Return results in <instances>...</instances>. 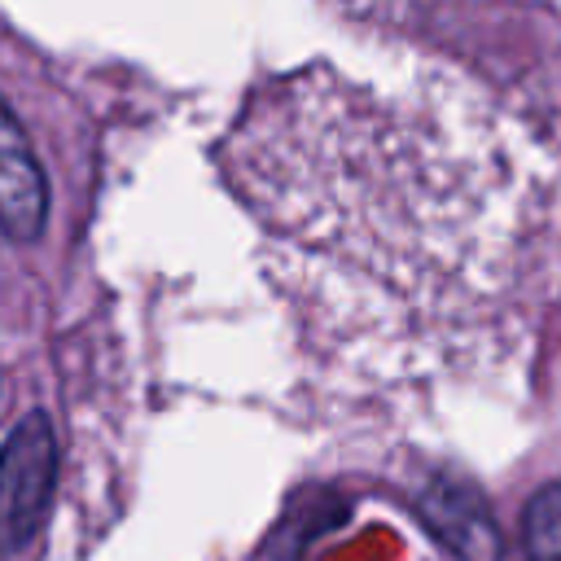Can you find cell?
Masks as SVG:
<instances>
[{
    "instance_id": "1",
    "label": "cell",
    "mask_w": 561,
    "mask_h": 561,
    "mask_svg": "<svg viewBox=\"0 0 561 561\" xmlns=\"http://www.w3.org/2000/svg\"><path fill=\"white\" fill-rule=\"evenodd\" d=\"M215 158L302 346L342 377L508 359L557 298V206L473 118L307 61L245 92Z\"/></svg>"
},
{
    "instance_id": "2",
    "label": "cell",
    "mask_w": 561,
    "mask_h": 561,
    "mask_svg": "<svg viewBox=\"0 0 561 561\" xmlns=\"http://www.w3.org/2000/svg\"><path fill=\"white\" fill-rule=\"evenodd\" d=\"M473 88L561 167V0H329Z\"/></svg>"
},
{
    "instance_id": "3",
    "label": "cell",
    "mask_w": 561,
    "mask_h": 561,
    "mask_svg": "<svg viewBox=\"0 0 561 561\" xmlns=\"http://www.w3.org/2000/svg\"><path fill=\"white\" fill-rule=\"evenodd\" d=\"M57 482V438L44 412H26L0 447V548L18 552L48 517Z\"/></svg>"
},
{
    "instance_id": "4",
    "label": "cell",
    "mask_w": 561,
    "mask_h": 561,
    "mask_svg": "<svg viewBox=\"0 0 561 561\" xmlns=\"http://www.w3.org/2000/svg\"><path fill=\"white\" fill-rule=\"evenodd\" d=\"M48 219V184L44 171L0 101V232L13 241H35Z\"/></svg>"
},
{
    "instance_id": "5",
    "label": "cell",
    "mask_w": 561,
    "mask_h": 561,
    "mask_svg": "<svg viewBox=\"0 0 561 561\" xmlns=\"http://www.w3.org/2000/svg\"><path fill=\"white\" fill-rule=\"evenodd\" d=\"M425 522L465 561H495L500 557V535H495L491 517L469 495H460V491L434 486L430 500H425Z\"/></svg>"
},
{
    "instance_id": "6",
    "label": "cell",
    "mask_w": 561,
    "mask_h": 561,
    "mask_svg": "<svg viewBox=\"0 0 561 561\" xmlns=\"http://www.w3.org/2000/svg\"><path fill=\"white\" fill-rule=\"evenodd\" d=\"M522 535H526L530 561H561V482H548L530 500Z\"/></svg>"
}]
</instances>
